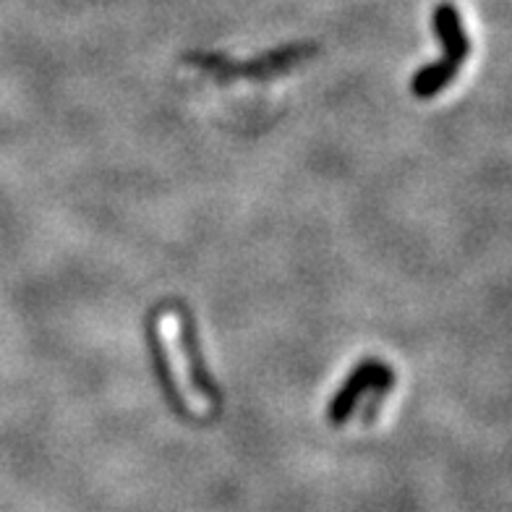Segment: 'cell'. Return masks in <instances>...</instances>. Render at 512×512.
Segmentation results:
<instances>
[{
    "instance_id": "obj_1",
    "label": "cell",
    "mask_w": 512,
    "mask_h": 512,
    "mask_svg": "<svg viewBox=\"0 0 512 512\" xmlns=\"http://www.w3.org/2000/svg\"><path fill=\"white\" fill-rule=\"evenodd\" d=\"M319 48L314 42H301V45H290V48L272 50L267 55H259L256 61L249 63H233L228 58L217 53H186V63L194 68H202L207 74L217 76L223 81L233 79H272L277 74H285L290 68H296L298 63L317 55Z\"/></svg>"
},
{
    "instance_id": "obj_3",
    "label": "cell",
    "mask_w": 512,
    "mask_h": 512,
    "mask_svg": "<svg viewBox=\"0 0 512 512\" xmlns=\"http://www.w3.org/2000/svg\"><path fill=\"white\" fill-rule=\"evenodd\" d=\"M392 382H395V374H392L390 366L382 364V361H364V364L353 371L351 377L345 379V384L340 387L335 400H332L330 411H327L330 424L343 426L345 421H348V416L353 413V408H356L358 398H361L364 392L374 390L382 395V392L390 390Z\"/></svg>"
},
{
    "instance_id": "obj_4",
    "label": "cell",
    "mask_w": 512,
    "mask_h": 512,
    "mask_svg": "<svg viewBox=\"0 0 512 512\" xmlns=\"http://www.w3.org/2000/svg\"><path fill=\"white\" fill-rule=\"evenodd\" d=\"M181 324H178V343H181L183 353H186V361H189L191 369V382L202 395H207L212 403H220V390L215 387L212 377H209L207 366L202 361V348H199V340H196V330H194V319L186 309H181Z\"/></svg>"
},
{
    "instance_id": "obj_2",
    "label": "cell",
    "mask_w": 512,
    "mask_h": 512,
    "mask_svg": "<svg viewBox=\"0 0 512 512\" xmlns=\"http://www.w3.org/2000/svg\"><path fill=\"white\" fill-rule=\"evenodd\" d=\"M434 27H437V34L445 42L447 55L445 61L434 63V66L421 68L411 81L413 95L421 97V100H429V97L439 95L445 89L447 81L458 74L460 63L465 61V55L471 53V45H468V37L463 32V21H460V14L450 3H442V6L434 11Z\"/></svg>"
},
{
    "instance_id": "obj_5",
    "label": "cell",
    "mask_w": 512,
    "mask_h": 512,
    "mask_svg": "<svg viewBox=\"0 0 512 512\" xmlns=\"http://www.w3.org/2000/svg\"><path fill=\"white\" fill-rule=\"evenodd\" d=\"M147 332H149V351H152V358H155V369H157V377H160L162 390H165L170 405H173L178 413H189V408H186V403H183V395L176 390V379H173V371H170L168 366V353H165V343H162V335L160 330H157L155 319H149Z\"/></svg>"
}]
</instances>
